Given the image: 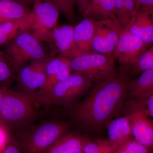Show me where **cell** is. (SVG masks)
I'll list each match as a JSON object with an SVG mask.
<instances>
[{
	"label": "cell",
	"mask_w": 153,
	"mask_h": 153,
	"mask_svg": "<svg viewBox=\"0 0 153 153\" xmlns=\"http://www.w3.org/2000/svg\"><path fill=\"white\" fill-rule=\"evenodd\" d=\"M130 80L128 74L121 72L95 82L68 114L85 131H100L121 113Z\"/></svg>",
	"instance_id": "cell-1"
},
{
	"label": "cell",
	"mask_w": 153,
	"mask_h": 153,
	"mask_svg": "<svg viewBox=\"0 0 153 153\" xmlns=\"http://www.w3.org/2000/svg\"><path fill=\"white\" fill-rule=\"evenodd\" d=\"M35 103L23 92L8 88L0 103V125L9 132L24 128L37 116Z\"/></svg>",
	"instance_id": "cell-2"
},
{
	"label": "cell",
	"mask_w": 153,
	"mask_h": 153,
	"mask_svg": "<svg viewBox=\"0 0 153 153\" xmlns=\"http://www.w3.org/2000/svg\"><path fill=\"white\" fill-rule=\"evenodd\" d=\"M71 126L64 121L46 120L24 131L13 142L22 153H44Z\"/></svg>",
	"instance_id": "cell-3"
},
{
	"label": "cell",
	"mask_w": 153,
	"mask_h": 153,
	"mask_svg": "<svg viewBox=\"0 0 153 153\" xmlns=\"http://www.w3.org/2000/svg\"><path fill=\"white\" fill-rule=\"evenodd\" d=\"M4 46L5 56L16 73L29 61L46 60L51 57L42 42L29 31L20 33Z\"/></svg>",
	"instance_id": "cell-4"
},
{
	"label": "cell",
	"mask_w": 153,
	"mask_h": 153,
	"mask_svg": "<svg viewBox=\"0 0 153 153\" xmlns=\"http://www.w3.org/2000/svg\"><path fill=\"white\" fill-rule=\"evenodd\" d=\"M94 84L92 79L85 75L71 73L52 88L43 102L71 109L79 98L90 91Z\"/></svg>",
	"instance_id": "cell-5"
},
{
	"label": "cell",
	"mask_w": 153,
	"mask_h": 153,
	"mask_svg": "<svg viewBox=\"0 0 153 153\" xmlns=\"http://www.w3.org/2000/svg\"><path fill=\"white\" fill-rule=\"evenodd\" d=\"M148 97L126 99L121 113L128 119L134 140L145 146L152 149L153 120L146 110Z\"/></svg>",
	"instance_id": "cell-6"
},
{
	"label": "cell",
	"mask_w": 153,
	"mask_h": 153,
	"mask_svg": "<svg viewBox=\"0 0 153 153\" xmlns=\"http://www.w3.org/2000/svg\"><path fill=\"white\" fill-rule=\"evenodd\" d=\"M114 59L111 55L92 52L69 59V66L71 73L85 75L95 83L119 73Z\"/></svg>",
	"instance_id": "cell-7"
},
{
	"label": "cell",
	"mask_w": 153,
	"mask_h": 153,
	"mask_svg": "<svg viewBox=\"0 0 153 153\" xmlns=\"http://www.w3.org/2000/svg\"><path fill=\"white\" fill-rule=\"evenodd\" d=\"M60 12L52 3L37 0L30 11L28 22L30 32L41 42L46 41L57 25Z\"/></svg>",
	"instance_id": "cell-8"
},
{
	"label": "cell",
	"mask_w": 153,
	"mask_h": 153,
	"mask_svg": "<svg viewBox=\"0 0 153 153\" xmlns=\"http://www.w3.org/2000/svg\"><path fill=\"white\" fill-rule=\"evenodd\" d=\"M46 60L32 61L18 71V80L23 93L35 102L40 101L41 91L46 82Z\"/></svg>",
	"instance_id": "cell-9"
},
{
	"label": "cell",
	"mask_w": 153,
	"mask_h": 153,
	"mask_svg": "<svg viewBox=\"0 0 153 153\" xmlns=\"http://www.w3.org/2000/svg\"><path fill=\"white\" fill-rule=\"evenodd\" d=\"M124 29L118 19L96 21L92 44L93 52L112 55Z\"/></svg>",
	"instance_id": "cell-10"
},
{
	"label": "cell",
	"mask_w": 153,
	"mask_h": 153,
	"mask_svg": "<svg viewBox=\"0 0 153 153\" xmlns=\"http://www.w3.org/2000/svg\"><path fill=\"white\" fill-rule=\"evenodd\" d=\"M74 27L70 25L57 26L46 41L50 50V57L58 56L71 59L82 55L74 43ZM57 56V57H58Z\"/></svg>",
	"instance_id": "cell-11"
},
{
	"label": "cell",
	"mask_w": 153,
	"mask_h": 153,
	"mask_svg": "<svg viewBox=\"0 0 153 153\" xmlns=\"http://www.w3.org/2000/svg\"><path fill=\"white\" fill-rule=\"evenodd\" d=\"M151 46L124 29L111 55L123 68L135 62Z\"/></svg>",
	"instance_id": "cell-12"
},
{
	"label": "cell",
	"mask_w": 153,
	"mask_h": 153,
	"mask_svg": "<svg viewBox=\"0 0 153 153\" xmlns=\"http://www.w3.org/2000/svg\"><path fill=\"white\" fill-rule=\"evenodd\" d=\"M45 71L46 79L41 91L42 101L55 84L71 74L69 59L60 56L49 58L45 64Z\"/></svg>",
	"instance_id": "cell-13"
},
{
	"label": "cell",
	"mask_w": 153,
	"mask_h": 153,
	"mask_svg": "<svg viewBox=\"0 0 153 153\" xmlns=\"http://www.w3.org/2000/svg\"><path fill=\"white\" fill-rule=\"evenodd\" d=\"M130 33L149 45L153 42V10L137 11L125 28Z\"/></svg>",
	"instance_id": "cell-14"
},
{
	"label": "cell",
	"mask_w": 153,
	"mask_h": 153,
	"mask_svg": "<svg viewBox=\"0 0 153 153\" xmlns=\"http://www.w3.org/2000/svg\"><path fill=\"white\" fill-rule=\"evenodd\" d=\"M108 141L114 152L131 139L130 125L125 116L114 118L108 124Z\"/></svg>",
	"instance_id": "cell-15"
},
{
	"label": "cell",
	"mask_w": 153,
	"mask_h": 153,
	"mask_svg": "<svg viewBox=\"0 0 153 153\" xmlns=\"http://www.w3.org/2000/svg\"><path fill=\"white\" fill-rule=\"evenodd\" d=\"M96 21L84 18L73 28L75 46L82 54L93 52L92 49Z\"/></svg>",
	"instance_id": "cell-16"
},
{
	"label": "cell",
	"mask_w": 153,
	"mask_h": 153,
	"mask_svg": "<svg viewBox=\"0 0 153 153\" xmlns=\"http://www.w3.org/2000/svg\"><path fill=\"white\" fill-rule=\"evenodd\" d=\"M82 15L95 21L118 19L114 0H88Z\"/></svg>",
	"instance_id": "cell-17"
},
{
	"label": "cell",
	"mask_w": 153,
	"mask_h": 153,
	"mask_svg": "<svg viewBox=\"0 0 153 153\" xmlns=\"http://www.w3.org/2000/svg\"><path fill=\"white\" fill-rule=\"evenodd\" d=\"M153 94V68L141 73L137 78L131 79L126 99L146 98Z\"/></svg>",
	"instance_id": "cell-18"
},
{
	"label": "cell",
	"mask_w": 153,
	"mask_h": 153,
	"mask_svg": "<svg viewBox=\"0 0 153 153\" xmlns=\"http://www.w3.org/2000/svg\"><path fill=\"white\" fill-rule=\"evenodd\" d=\"M30 10L13 0H0V24L27 20Z\"/></svg>",
	"instance_id": "cell-19"
},
{
	"label": "cell",
	"mask_w": 153,
	"mask_h": 153,
	"mask_svg": "<svg viewBox=\"0 0 153 153\" xmlns=\"http://www.w3.org/2000/svg\"><path fill=\"white\" fill-rule=\"evenodd\" d=\"M89 139L76 134H65L44 153H63L74 149H82Z\"/></svg>",
	"instance_id": "cell-20"
},
{
	"label": "cell",
	"mask_w": 153,
	"mask_h": 153,
	"mask_svg": "<svg viewBox=\"0 0 153 153\" xmlns=\"http://www.w3.org/2000/svg\"><path fill=\"white\" fill-rule=\"evenodd\" d=\"M29 30L28 19L22 22L0 24V47L8 43L20 33L24 31H29Z\"/></svg>",
	"instance_id": "cell-21"
},
{
	"label": "cell",
	"mask_w": 153,
	"mask_h": 153,
	"mask_svg": "<svg viewBox=\"0 0 153 153\" xmlns=\"http://www.w3.org/2000/svg\"><path fill=\"white\" fill-rule=\"evenodd\" d=\"M153 68V45L137 59L134 63L121 68L122 72L133 74H141L143 72Z\"/></svg>",
	"instance_id": "cell-22"
},
{
	"label": "cell",
	"mask_w": 153,
	"mask_h": 153,
	"mask_svg": "<svg viewBox=\"0 0 153 153\" xmlns=\"http://www.w3.org/2000/svg\"><path fill=\"white\" fill-rule=\"evenodd\" d=\"M16 73L0 49V86L8 88L16 78Z\"/></svg>",
	"instance_id": "cell-23"
},
{
	"label": "cell",
	"mask_w": 153,
	"mask_h": 153,
	"mask_svg": "<svg viewBox=\"0 0 153 153\" xmlns=\"http://www.w3.org/2000/svg\"><path fill=\"white\" fill-rule=\"evenodd\" d=\"M82 153H114L108 140L89 139L82 148Z\"/></svg>",
	"instance_id": "cell-24"
},
{
	"label": "cell",
	"mask_w": 153,
	"mask_h": 153,
	"mask_svg": "<svg viewBox=\"0 0 153 153\" xmlns=\"http://www.w3.org/2000/svg\"><path fill=\"white\" fill-rule=\"evenodd\" d=\"M49 2L57 7L60 13L65 16L68 22L75 21V13L74 0H45Z\"/></svg>",
	"instance_id": "cell-25"
},
{
	"label": "cell",
	"mask_w": 153,
	"mask_h": 153,
	"mask_svg": "<svg viewBox=\"0 0 153 153\" xmlns=\"http://www.w3.org/2000/svg\"><path fill=\"white\" fill-rule=\"evenodd\" d=\"M152 149L131 139L115 151L114 153H152Z\"/></svg>",
	"instance_id": "cell-26"
},
{
	"label": "cell",
	"mask_w": 153,
	"mask_h": 153,
	"mask_svg": "<svg viewBox=\"0 0 153 153\" xmlns=\"http://www.w3.org/2000/svg\"><path fill=\"white\" fill-rule=\"evenodd\" d=\"M114 2L117 19L125 29L128 25L130 19L126 12L123 0H114Z\"/></svg>",
	"instance_id": "cell-27"
},
{
	"label": "cell",
	"mask_w": 153,
	"mask_h": 153,
	"mask_svg": "<svg viewBox=\"0 0 153 153\" xmlns=\"http://www.w3.org/2000/svg\"><path fill=\"white\" fill-rule=\"evenodd\" d=\"M135 12L142 10H153V0H134Z\"/></svg>",
	"instance_id": "cell-28"
},
{
	"label": "cell",
	"mask_w": 153,
	"mask_h": 153,
	"mask_svg": "<svg viewBox=\"0 0 153 153\" xmlns=\"http://www.w3.org/2000/svg\"><path fill=\"white\" fill-rule=\"evenodd\" d=\"M0 153H22L15 142L10 140L4 148L0 150Z\"/></svg>",
	"instance_id": "cell-29"
},
{
	"label": "cell",
	"mask_w": 153,
	"mask_h": 153,
	"mask_svg": "<svg viewBox=\"0 0 153 153\" xmlns=\"http://www.w3.org/2000/svg\"><path fill=\"white\" fill-rule=\"evenodd\" d=\"M9 131L0 125V150L2 149L10 140Z\"/></svg>",
	"instance_id": "cell-30"
},
{
	"label": "cell",
	"mask_w": 153,
	"mask_h": 153,
	"mask_svg": "<svg viewBox=\"0 0 153 153\" xmlns=\"http://www.w3.org/2000/svg\"><path fill=\"white\" fill-rule=\"evenodd\" d=\"M125 8L130 20L135 13L134 0H123Z\"/></svg>",
	"instance_id": "cell-31"
},
{
	"label": "cell",
	"mask_w": 153,
	"mask_h": 153,
	"mask_svg": "<svg viewBox=\"0 0 153 153\" xmlns=\"http://www.w3.org/2000/svg\"><path fill=\"white\" fill-rule=\"evenodd\" d=\"M146 110L149 116L153 119V94L150 95L147 100Z\"/></svg>",
	"instance_id": "cell-32"
},
{
	"label": "cell",
	"mask_w": 153,
	"mask_h": 153,
	"mask_svg": "<svg viewBox=\"0 0 153 153\" xmlns=\"http://www.w3.org/2000/svg\"><path fill=\"white\" fill-rule=\"evenodd\" d=\"M75 5L77 6L79 13L82 15L83 10L85 8L88 0H74Z\"/></svg>",
	"instance_id": "cell-33"
},
{
	"label": "cell",
	"mask_w": 153,
	"mask_h": 153,
	"mask_svg": "<svg viewBox=\"0 0 153 153\" xmlns=\"http://www.w3.org/2000/svg\"><path fill=\"white\" fill-rule=\"evenodd\" d=\"M8 88H5L1 87L0 86V103H1V101L2 100L3 97L4 95L5 94L6 91H7V89Z\"/></svg>",
	"instance_id": "cell-34"
},
{
	"label": "cell",
	"mask_w": 153,
	"mask_h": 153,
	"mask_svg": "<svg viewBox=\"0 0 153 153\" xmlns=\"http://www.w3.org/2000/svg\"><path fill=\"white\" fill-rule=\"evenodd\" d=\"M63 153H82V150L79 149H74L64 152Z\"/></svg>",
	"instance_id": "cell-35"
},
{
	"label": "cell",
	"mask_w": 153,
	"mask_h": 153,
	"mask_svg": "<svg viewBox=\"0 0 153 153\" xmlns=\"http://www.w3.org/2000/svg\"><path fill=\"white\" fill-rule=\"evenodd\" d=\"M33 1H37V0H33Z\"/></svg>",
	"instance_id": "cell-36"
},
{
	"label": "cell",
	"mask_w": 153,
	"mask_h": 153,
	"mask_svg": "<svg viewBox=\"0 0 153 153\" xmlns=\"http://www.w3.org/2000/svg\"></svg>",
	"instance_id": "cell-37"
}]
</instances>
